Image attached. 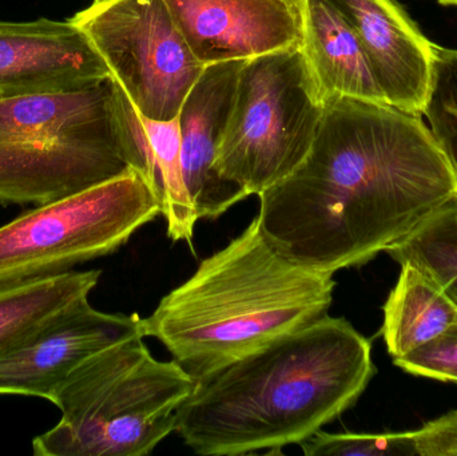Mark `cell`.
I'll list each match as a JSON object with an SVG mask.
<instances>
[{"mask_svg": "<svg viewBox=\"0 0 457 456\" xmlns=\"http://www.w3.org/2000/svg\"><path fill=\"white\" fill-rule=\"evenodd\" d=\"M436 2L445 7H457V0H436Z\"/></svg>", "mask_w": 457, "mask_h": 456, "instance_id": "obj_24", "label": "cell"}, {"mask_svg": "<svg viewBox=\"0 0 457 456\" xmlns=\"http://www.w3.org/2000/svg\"><path fill=\"white\" fill-rule=\"evenodd\" d=\"M133 336L145 337L138 315L101 312L80 300L0 353V395L50 401L83 361Z\"/></svg>", "mask_w": 457, "mask_h": 456, "instance_id": "obj_9", "label": "cell"}, {"mask_svg": "<svg viewBox=\"0 0 457 456\" xmlns=\"http://www.w3.org/2000/svg\"><path fill=\"white\" fill-rule=\"evenodd\" d=\"M244 63L228 61L205 66L179 112L182 171L200 220L219 219L247 197L241 187L216 169Z\"/></svg>", "mask_w": 457, "mask_h": 456, "instance_id": "obj_13", "label": "cell"}, {"mask_svg": "<svg viewBox=\"0 0 457 456\" xmlns=\"http://www.w3.org/2000/svg\"><path fill=\"white\" fill-rule=\"evenodd\" d=\"M324 112L300 43L247 59L239 71L217 171L247 195H260L308 157Z\"/></svg>", "mask_w": 457, "mask_h": 456, "instance_id": "obj_6", "label": "cell"}, {"mask_svg": "<svg viewBox=\"0 0 457 456\" xmlns=\"http://www.w3.org/2000/svg\"><path fill=\"white\" fill-rule=\"evenodd\" d=\"M115 90L134 170L149 182L160 198L169 237L187 241L193 248L195 225L200 219L185 185L179 115L170 120H150L137 112L117 80Z\"/></svg>", "mask_w": 457, "mask_h": 456, "instance_id": "obj_14", "label": "cell"}, {"mask_svg": "<svg viewBox=\"0 0 457 456\" xmlns=\"http://www.w3.org/2000/svg\"><path fill=\"white\" fill-rule=\"evenodd\" d=\"M285 3H287V4L292 5L293 8H295V10L298 11V8H300L301 2L303 0H284Z\"/></svg>", "mask_w": 457, "mask_h": 456, "instance_id": "obj_25", "label": "cell"}, {"mask_svg": "<svg viewBox=\"0 0 457 456\" xmlns=\"http://www.w3.org/2000/svg\"><path fill=\"white\" fill-rule=\"evenodd\" d=\"M386 253L399 264L411 261L426 268L457 300L456 205L435 217Z\"/></svg>", "mask_w": 457, "mask_h": 456, "instance_id": "obj_18", "label": "cell"}, {"mask_svg": "<svg viewBox=\"0 0 457 456\" xmlns=\"http://www.w3.org/2000/svg\"><path fill=\"white\" fill-rule=\"evenodd\" d=\"M298 16L301 50L322 101L386 102L356 34L329 0H303Z\"/></svg>", "mask_w": 457, "mask_h": 456, "instance_id": "obj_15", "label": "cell"}, {"mask_svg": "<svg viewBox=\"0 0 457 456\" xmlns=\"http://www.w3.org/2000/svg\"><path fill=\"white\" fill-rule=\"evenodd\" d=\"M269 243L335 275L400 245L457 203V178L423 115L330 98L308 157L260 195Z\"/></svg>", "mask_w": 457, "mask_h": 456, "instance_id": "obj_1", "label": "cell"}, {"mask_svg": "<svg viewBox=\"0 0 457 456\" xmlns=\"http://www.w3.org/2000/svg\"><path fill=\"white\" fill-rule=\"evenodd\" d=\"M300 446L306 456H418L413 431L329 434L320 430Z\"/></svg>", "mask_w": 457, "mask_h": 456, "instance_id": "obj_19", "label": "cell"}, {"mask_svg": "<svg viewBox=\"0 0 457 456\" xmlns=\"http://www.w3.org/2000/svg\"><path fill=\"white\" fill-rule=\"evenodd\" d=\"M144 339L120 340L70 374L50 399L61 420L32 441V454L144 456L176 431L195 380L153 358Z\"/></svg>", "mask_w": 457, "mask_h": 456, "instance_id": "obj_5", "label": "cell"}, {"mask_svg": "<svg viewBox=\"0 0 457 456\" xmlns=\"http://www.w3.org/2000/svg\"><path fill=\"white\" fill-rule=\"evenodd\" d=\"M352 27L386 104L423 115L436 45L397 0H329Z\"/></svg>", "mask_w": 457, "mask_h": 456, "instance_id": "obj_11", "label": "cell"}, {"mask_svg": "<svg viewBox=\"0 0 457 456\" xmlns=\"http://www.w3.org/2000/svg\"><path fill=\"white\" fill-rule=\"evenodd\" d=\"M101 270L59 273L0 286V353L70 305L88 299Z\"/></svg>", "mask_w": 457, "mask_h": 456, "instance_id": "obj_17", "label": "cell"}, {"mask_svg": "<svg viewBox=\"0 0 457 456\" xmlns=\"http://www.w3.org/2000/svg\"><path fill=\"white\" fill-rule=\"evenodd\" d=\"M70 21L87 35L137 112L155 120L179 115L205 66L165 0H94Z\"/></svg>", "mask_w": 457, "mask_h": 456, "instance_id": "obj_8", "label": "cell"}, {"mask_svg": "<svg viewBox=\"0 0 457 456\" xmlns=\"http://www.w3.org/2000/svg\"><path fill=\"white\" fill-rule=\"evenodd\" d=\"M336 281L277 251L257 217L142 319L193 379H204L328 315Z\"/></svg>", "mask_w": 457, "mask_h": 456, "instance_id": "obj_3", "label": "cell"}, {"mask_svg": "<svg viewBox=\"0 0 457 456\" xmlns=\"http://www.w3.org/2000/svg\"><path fill=\"white\" fill-rule=\"evenodd\" d=\"M160 214V198L136 170L37 205L0 227V286L114 253Z\"/></svg>", "mask_w": 457, "mask_h": 456, "instance_id": "obj_7", "label": "cell"}, {"mask_svg": "<svg viewBox=\"0 0 457 456\" xmlns=\"http://www.w3.org/2000/svg\"><path fill=\"white\" fill-rule=\"evenodd\" d=\"M130 170L112 77L0 99V205H42Z\"/></svg>", "mask_w": 457, "mask_h": 456, "instance_id": "obj_4", "label": "cell"}, {"mask_svg": "<svg viewBox=\"0 0 457 456\" xmlns=\"http://www.w3.org/2000/svg\"><path fill=\"white\" fill-rule=\"evenodd\" d=\"M112 77L71 21H0V99L82 90Z\"/></svg>", "mask_w": 457, "mask_h": 456, "instance_id": "obj_10", "label": "cell"}, {"mask_svg": "<svg viewBox=\"0 0 457 456\" xmlns=\"http://www.w3.org/2000/svg\"><path fill=\"white\" fill-rule=\"evenodd\" d=\"M394 363L408 374L457 385V328Z\"/></svg>", "mask_w": 457, "mask_h": 456, "instance_id": "obj_21", "label": "cell"}, {"mask_svg": "<svg viewBox=\"0 0 457 456\" xmlns=\"http://www.w3.org/2000/svg\"><path fill=\"white\" fill-rule=\"evenodd\" d=\"M375 374L370 340L325 315L197 380L176 433L198 455L281 454L354 406Z\"/></svg>", "mask_w": 457, "mask_h": 456, "instance_id": "obj_2", "label": "cell"}, {"mask_svg": "<svg viewBox=\"0 0 457 456\" xmlns=\"http://www.w3.org/2000/svg\"><path fill=\"white\" fill-rule=\"evenodd\" d=\"M399 280L384 304L381 335L394 361L457 328V300L431 272L400 262Z\"/></svg>", "mask_w": 457, "mask_h": 456, "instance_id": "obj_16", "label": "cell"}, {"mask_svg": "<svg viewBox=\"0 0 457 456\" xmlns=\"http://www.w3.org/2000/svg\"><path fill=\"white\" fill-rule=\"evenodd\" d=\"M423 117L431 130L457 131V48L436 45L434 74Z\"/></svg>", "mask_w": 457, "mask_h": 456, "instance_id": "obj_20", "label": "cell"}, {"mask_svg": "<svg viewBox=\"0 0 457 456\" xmlns=\"http://www.w3.org/2000/svg\"><path fill=\"white\" fill-rule=\"evenodd\" d=\"M204 66L246 61L300 43L298 11L284 0H165Z\"/></svg>", "mask_w": 457, "mask_h": 456, "instance_id": "obj_12", "label": "cell"}, {"mask_svg": "<svg viewBox=\"0 0 457 456\" xmlns=\"http://www.w3.org/2000/svg\"><path fill=\"white\" fill-rule=\"evenodd\" d=\"M431 131L435 138H436L437 144L442 147L443 153L447 157L448 162H450L451 168H453L457 178V131L445 130V129H436V130Z\"/></svg>", "mask_w": 457, "mask_h": 456, "instance_id": "obj_23", "label": "cell"}, {"mask_svg": "<svg viewBox=\"0 0 457 456\" xmlns=\"http://www.w3.org/2000/svg\"><path fill=\"white\" fill-rule=\"evenodd\" d=\"M418 456H457V410L413 431Z\"/></svg>", "mask_w": 457, "mask_h": 456, "instance_id": "obj_22", "label": "cell"}]
</instances>
